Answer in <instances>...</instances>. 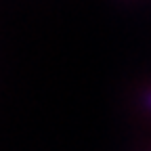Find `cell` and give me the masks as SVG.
Returning <instances> with one entry per match:
<instances>
[{"label": "cell", "instance_id": "1", "mask_svg": "<svg viewBox=\"0 0 151 151\" xmlns=\"http://www.w3.org/2000/svg\"><path fill=\"white\" fill-rule=\"evenodd\" d=\"M145 103H147V107L151 109V92H147V97H145Z\"/></svg>", "mask_w": 151, "mask_h": 151}]
</instances>
